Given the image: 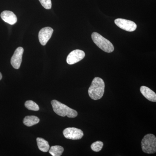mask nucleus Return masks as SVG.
<instances>
[{
    "label": "nucleus",
    "instance_id": "423d86ee",
    "mask_svg": "<svg viewBox=\"0 0 156 156\" xmlns=\"http://www.w3.org/2000/svg\"><path fill=\"white\" fill-rule=\"evenodd\" d=\"M115 23L116 25L119 28L127 31H134L137 27L135 23L128 20L118 18L115 20Z\"/></svg>",
    "mask_w": 156,
    "mask_h": 156
},
{
    "label": "nucleus",
    "instance_id": "1a4fd4ad",
    "mask_svg": "<svg viewBox=\"0 0 156 156\" xmlns=\"http://www.w3.org/2000/svg\"><path fill=\"white\" fill-rule=\"evenodd\" d=\"M53 29L50 27H46L41 29L39 33V40L41 44L45 46L53 34Z\"/></svg>",
    "mask_w": 156,
    "mask_h": 156
},
{
    "label": "nucleus",
    "instance_id": "20e7f679",
    "mask_svg": "<svg viewBox=\"0 0 156 156\" xmlns=\"http://www.w3.org/2000/svg\"><path fill=\"white\" fill-rule=\"evenodd\" d=\"M141 147L145 153L152 154L156 152V137L153 134H146L141 141Z\"/></svg>",
    "mask_w": 156,
    "mask_h": 156
},
{
    "label": "nucleus",
    "instance_id": "6e6552de",
    "mask_svg": "<svg viewBox=\"0 0 156 156\" xmlns=\"http://www.w3.org/2000/svg\"><path fill=\"white\" fill-rule=\"evenodd\" d=\"M23 48L19 47L16 49L11 58V65L15 69H19L21 65L22 60V56L23 54Z\"/></svg>",
    "mask_w": 156,
    "mask_h": 156
},
{
    "label": "nucleus",
    "instance_id": "9d476101",
    "mask_svg": "<svg viewBox=\"0 0 156 156\" xmlns=\"http://www.w3.org/2000/svg\"><path fill=\"white\" fill-rule=\"evenodd\" d=\"M1 18L5 22L10 25H14L17 22V17L13 12L9 11H3L1 14Z\"/></svg>",
    "mask_w": 156,
    "mask_h": 156
},
{
    "label": "nucleus",
    "instance_id": "f3484780",
    "mask_svg": "<svg viewBox=\"0 0 156 156\" xmlns=\"http://www.w3.org/2000/svg\"><path fill=\"white\" fill-rule=\"evenodd\" d=\"M42 6L46 9H50L52 7L51 0H39Z\"/></svg>",
    "mask_w": 156,
    "mask_h": 156
},
{
    "label": "nucleus",
    "instance_id": "f8f14e48",
    "mask_svg": "<svg viewBox=\"0 0 156 156\" xmlns=\"http://www.w3.org/2000/svg\"><path fill=\"white\" fill-rule=\"evenodd\" d=\"M37 142L38 147L40 151L44 152H47L49 151L50 147L48 141L44 138L37 137Z\"/></svg>",
    "mask_w": 156,
    "mask_h": 156
},
{
    "label": "nucleus",
    "instance_id": "4468645a",
    "mask_svg": "<svg viewBox=\"0 0 156 156\" xmlns=\"http://www.w3.org/2000/svg\"><path fill=\"white\" fill-rule=\"evenodd\" d=\"M64 151V148L60 146L56 145L51 147L49 149V153L53 156H60Z\"/></svg>",
    "mask_w": 156,
    "mask_h": 156
},
{
    "label": "nucleus",
    "instance_id": "f03ea898",
    "mask_svg": "<svg viewBox=\"0 0 156 156\" xmlns=\"http://www.w3.org/2000/svg\"><path fill=\"white\" fill-rule=\"evenodd\" d=\"M51 103L54 112L60 116H67L68 118H74L77 116L78 113L76 111L70 108L67 105L57 100H52Z\"/></svg>",
    "mask_w": 156,
    "mask_h": 156
},
{
    "label": "nucleus",
    "instance_id": "2eb2a0df",
    "mask_svg": "<svg viewBox=\"0 0 156 156\" xmlns=\"http://www.w3.org/2000/svg\"><path fill=\"white\" fill-rule=\"evenodd\" d=\"M25 106L27 108L30 110L37 111L40 109V108L36 102H34L32 100H28L26 101Z\"/></svg>",
    "mask_w": 156,
    "mask_h": 156
},
{
    "label": "nucleus",
    "instance_id": "7ed1b4c3",
    "mask_svg": "<svg viewBox=\"0 0 156 156\" xmlns=\"http://www.w3.org/2000/svg\"><path fill=\"white\" fill-rule=\"evenodd\" d=\"M92 41L98 47L106 53H112L114 50V47L110 41L97 32L92 34Z\"/></svg>",
    "mask_w": 156,
    "mask_h": 156
},
{
    "label": "nucleus",
    "instance_id": "39448f33",
    "mask_svg": "<svg viewBox=\"0 0 156 156\" xmlns=\"http://www.w3.org/2000/svg\"><path fill=\"white\" fill-rule=\"evenodd\" d=\"M63 134L66 138L73 140L81 139L84 135L82 130L76 128H66L63 130Z\"/></svg>",
    "mask_w": 156,
    "mask_h": 156
},
{
    "label": "nucleus",
    "instance_id": "9b49d317",
    "mask_svg": "<svg viewBox=\"0 0 156 156\" xmlns=\"http://www.w3.org/2000/svg\"><path fill=\"white\" fill-rule=\"evenodd\" d=\"M140 91L141 94L147 100L152 102L156 101V94L153 91L145 86L140 87Z\"/></svg>",
    "mask_w": 156,
    "mask_h": 156
},
{
    "label": "nucleus",
    "instance_id": "dca6fc26",
    "mask_svg": "<svg viewBox=\"0 0 156 156\" xmlns=\"http://www.w3.org/2000/svg\"><path fill=\"white\" fill-rule=\"evenodd\" d=\"M103 146V143L102 141H97L92 144L91 148L94 151L99 152L102 149Z\"/></svg>",
    "mask_w": 156,
    "mask_h": 156
},
{
    "label": "nucleus",
    "instance_id": "a211bd4d",
    "mask_svg": "<svg viewBox=\"0 0 156 156\" xmlns=\"http://www.w3.org/2000/svg\"><path fill=\"white\" fill-rule=\"evenodd\" d=\"M2 73L0 72V80H2Z\"/></svg>",
    "mask_w": 156,
    "mask_h": 156
},
{
    "label": "nucleus",
    "instance_id": "ddd939ff",
    "mask_svg": "<svg viewBox=\"0 0 156 156\" xmlns=\"http://www.w3.org/2000/svg\"><path fill=\"white\" fill-rule=\"evenodd\" d=\"M40 121V119L35 116H27L23 119V123L25 126L31 127L37 124Z\"/></svg>",
    "mask_w": 156,
    "mask_h": 156
},
{
    "label": "nucleus",
    "instance_id": "f257e3e1",
    "mask_svg": "<svg viewBox=\"0 0 156 156\" xmlns=\"http://www.w3.org/2000/svg\"><path fill=\"white\" fill-rule=\"evenodd\" d=\"M105 84L102 79L95 77L93 79L88 90L89 97L94 100L100 99L103 96Z\"/></svg>",
    "mask_w": 156,
    "mask_h": 156
},
{
    "label": "nucleus",
    "instance_id": "0eeeda50",
    "mask_svg": "<svg viewBox=\"0 0 156 156\" xmlns=\"http://www.w3.org/2000/svg\"><path fill=\"white\" fill-rule=\"evenodd\" d=\"M85 56V52L83 50H73L67 56L66 62L68 64H74L82 60Z\"/></svg>",
    "mask_w": 156,
    "mask_h": 156
}]
</instances>
